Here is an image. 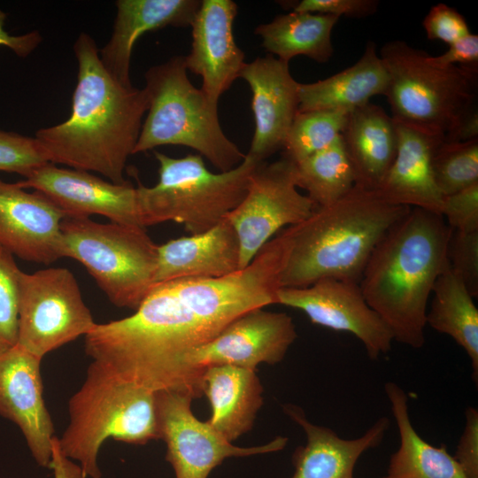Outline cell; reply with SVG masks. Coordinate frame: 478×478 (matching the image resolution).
Wrapping results in <instances>:
<instances>
[{
    "label": "cell",
    "instance_id": "ab89813d",
    "mask_svg": "<svg viewBox=\"0 0 478 478\" xmlns=\"http://www.w3.org/2000/svg\"><path fill=\"white\" fill-rule=\"evenodd\" d=\"M429 58L439 66H478V35L470 33L450 44L444 53Z\"/></svg>",
    "mask_w": 478,
    "mask_h": 478
},
{
    "label": "cell",
    "instance_id": "7c38bea8",
    "mask_svg": "<svg viewBox=\"0 0 478 478\" xmlns=\"http://www.w3.org/2000/svg\"><path fill=\"white\" fill-rule=\"evenodd\" d=\"M193 399L186 391L157 392L158 436L166 443V459L173 466L175 478H207L227 458L275 452L288 442L287 437L277 436L260 446H235L207 422L195 417Z\"/></svg>",
    "mask_w": 478,
    "mask_h": 478
},
{
    "label": "cell",
    "instance_id": "5b68a950",
    "mask_svg": "<svg viewBox=\"0 0 478 478\" xmlns=\"http://www.w3.org/2000/svg\"><path fill=\"white\" fill-rule=\"evenodd\" d=\"M68 413L58 446L65 457L79 462L85 478H101L97 457L107 439L137 445L159 439L157 392L123 380L96 361L69 399Z\"/></svg>",
    "mask_w": 478,
    "mask_h": 478
},
{
    "label": "cell",
    "instance_id": "60d3db41",
    "mask_svg": "<svg viewBox=\"0 0 478 478\" xmlns=\"http://www.w3.org/2000/svg\"><path fill=\"white\" fill-rule=\"evenodd\" d=\"M5 19L6 13L0 9V46L11 49L19 57L28 56L42 42V35L38 31L12 35L4 28Z\"/></svg>",
    "mask_w": 478,
    "mask_h": 478
},
{
    "label": "cell",
    "instance_id": "cb8c5ba5",
    "mask_svg": "<svg viewBox=\"0 0 478 478\" xmlns=\"http://www.w3.org/2000/svg\"><path fill=\"white\" fill-rule=\"evenodd\" d=\"M201 388L212 409L206 422L225 439L232 443L252 428L263 405V387L255 370L208 366L203 372Z\"/></svg>",
    "mask_w": 478,
    "mask_h": 478
},
{
    "label": "cell",
    "instance_id": "484cf974",
    "mask_svg": "<svg viewBox=\"0 0 478 478\" xmlns=\"http://www.w3.org/2000/svg\"><path fill=\"white\" fill-rule=\"evenodd\" d=\"M389 74L373 42L351 66L324 80L298 85V110L350 112L378 95L385 96Z\"/></svg>",
    "mask_w": 478,
    "mask_h": 478
},
{
    "label": "cell",
    "instance_id": "9c48e42d",
    "mask_svg": "<svg viewBox=\"0 0 478 478\" xmlns=\"http://www.w3.org/2000/svg\"><path fill=\"white\" fill-rule=\"evenodd\" d=\"M65 257L80 262L115 306L136 310L155 285L158 248L144 227L66 217Z\"/></svg>",
    "mask_w": 478,
    "mask_h": 478
},
{
    "label": "cell",
    "instance_id": "e575fe53",
    "mask_svg": "<svg viewBox=\"0 0 478 478\" xmlns=\"http://www.w3.org/2000/svg\"><path fill=\"white\" fill-rule=\"evenodd\" d=\"M451 269L474 298L478 296V231L451 232L446 250Z\"/></svg>",
    "mask_w": 478,
    "mask_h": 478
},
{
    "label": "cell",
    "instance_id": "277c9868",
    "mask_svg": "<svg viewBox=\"0 0 478 478\" xmlns=\"http://www.w3.org/2000/svg\"><path fill=\"white\" fill-rule=\"evenodd\" d=\"M410 209L356 184L335 203L317 207L287 227L291 247L281 288H303L326 278L359 282L378 243Z\"/></svg>",
    "mask_w": 478,
    "mask_h": 478
},
{
    "label": "cell",
    "instance_id": "7402d4cb",
    "mask_svg": "<svg viewBox=\"0 0 478 478\" xmlns=\"http://www.w3.org/2000/svg\"><path fill=\"white\" fill-rule=\"evenodd\" d=\"M395 122L397 131L396 156L374 190L392 204L441 215L443 197L434 181L432 158L443 139Z\"/></svg>",
    "mask_w": 478,
    "mask_h": 478
},
{
    "label": "cell",
    "instance_id": "ffe728a7",
    "mask_svg": "<svg viewBox=\"0 0 478 478\" xmlns=\"http://www.w3.org/2000/svg\"><path fill=\"white\" fill-rule=\"evenodd\" d=\"M199 0H118L113 31L99 50L107 72L124 86H133L130 62L137 39L148 31L166 27H190L200 6Z\"/></svg>",
    "mask_w": 478,
    "mask_h": 478
},
{
    "label": "cell",
    "instance_id": "e0dca14e",
    "mask_svg": "<svg viewBox=\"0 0 478 478\" xmlns=\"http://www.w3.org/2000/svg\"><path fill=\"white\" fill-rule=\"evenodd\" d=\"M65 218L39 192L0 180V245L13 256L46 265L65 258L61 234Z\"/></svg>",
    "mask_w": 478,
    "mask_h": 478
},
{
    "label": "cell",
    "instance_id": "44dd1931",
    "mask_svg": "<svg viewBox=\"0 0 478 478\" xmlns=\"http://www.w3.org/2000/svg\"><path fill=\"white\" fill-rule=\"evenodd\" d=\"M282 409L306 435L305 445L297 447L292 456V478H353L359 457L379 445L389 428L388 418L382 417L363 436L344 439L334 430L309 421L297 405L286 404Z\"/></svg>",
    "mask_w": 478,
    "mask_h": 478
},
{
    "label": "cell",
    "instance_id": "4dcf8cb0",
    "mask_svg": "<svg viewBox=\"0 0 478 478\" xmlns=\"http://www.w3.org/2000/svg\"><path fill=\"white\" fill-rule=\"evenodd\" d=\"M349 112H297L283 144V156L295 164L327 148L342 135Z\"/></svg>",
    "mask_w": 478,
    "mask_h": 478
},
{
    "label": "cell",
    "instance_id": "8992f818",
    "mask_svg": "<svg viewBox=\"0 0 478 478\" xmlns=\"http://www.w3.org/2000/svg\"><path fill=\"white\" fill-rule=\"evenodd\" d=\"M144 78L148 114L134 154L164 145L186 146L220 172L235 168L244 159L246 154L220 127L218 105L189 80L185 56L151 66Z\"/></svg>",
    "mask_w": 478,
    "mask_h": 478
},
{
    "label": "cell",
    "instance_id": "836d02e7",
    "mask_svg": "<svg viewBox=\"0 0 478 478\" xmlns=\"http://www.w3.org/2000/svg\"><path fill=\"white\" fill-rule=\"evenodd\" d=\"M47 163L50 162L35 137L0 129V171L26 178Z\"/></svg>",
    "mask_w": 478,
    "mask_h": 478
},
{
    "label": "cell",
    "instance_id": "d4e9b609",
    "mask_svg": "<svg viewBox=\"0 0 478 478\" xmlns=\"http://www.w3.org/2000/svg\"><path fill=\"white\" fill-rule=\"evenodd\" d=\"M341 135L356 185L375 189L396 156L397 131L394 119L381 106L367 103L348 113Z\"/></svg>",
    "mask_w": 478,
    "mask_h": 478
},
{
    "label": "cell",
    "instance_id": "74e56055",
    "mask_svg": "<svg viewBox=\"0 0 478 478\" xmlns=\"http://www.w3.org/2000/svg\"><path fill=\"white\" fill-rule=\"evenodd\" d=\"M377 0H302L289 4L293 12L327 14L340 18H364L376 12Z\"/></svg>",
    "mask_w": 478,
    "mask_h": 478
},
{
    "label": "cell",
    "instance_id": "ac0fdd59",
    "mask_svg": "<svg viewBox=\"0 0 478 478\" xmlns=\"http://www.w3.org/2000/svg\"><path fill=\"white\" fill-rule=\"evenodd\" d=\"M236 14L234 1L203 0L190 26L192 47L185 56L186 67L202 78L201 90L215 105L246 63L234 37Z\"/></svg>",
    "mask_w": 478,
    "mask_h": 478
},
{
    "label": "cell",
    "instance_id": "7a4b0ae2",
    "mask_svg": "<svg viewBox=\"0 0 478 478\" xmlns=\"http://www.w3.org/2000/svg\"><path fill=\"white\" fill-rule=\"evenodd\" d=\"M73 51L78 75L71 114L62 123L37 130L35 137L50 163L124 183L126 163L134 154L148 110L146 93L122 85L107 72L87 33L77 37Z\"/></svg>",
    "mask_w": 478,
    "mask_h": 478
},
{
    "label": "cell",
    "instance_id": "d6986e66",
    "mask_svg": "<svg viewBox=\"0 0 478 478\" xmlns=\"http://www.w3.org/2000/svg\"><path fill=\"white\" fill-rule=\"evenodd\" d=\"M240 78L251 88L255 121L247 155L263 162L283 148L298 110L299 82L291 75L289 63L272 55L245 63Z\"/></svg>",
    "mask_w": 478,
    "mask_h": 478
},
{
    "label": "cell",
    "instance_id": "b9f144b4",
    "mask_svg": "<svg viewBox=\"0 0 478 478\" xmlns=\"http://www.w3.org/2000/svg\"><path fill=\"white\" fill-rule=\"evenodd\" d=\"M50 469L53 471L54 478H85L81 466L62 454L56 436L52 440Z\"/></svg>",
    "mask_w": 478,
    "mask_h": 478
},
{
    "label": "cell",
    "instance_id": "6da1fadb",
    "mask_svg": "<svg viewBox=\"0 0 478 478\" xmlns=\"http://www.w3.org/2000/svg\"><path fill=\"white\" fill-rule=\"evenodd\" d=\"M290 247L284 229L233 274L156 283L132 315L94 326L85 335L86 354L127 382L199 397L185 356L243 313L277 304Z\"/></svg>",
    "mask_w": 478,
    "mask_h": 478
},
{
    "label": "cell",
    "instance_id": "8d00e7d4",
    "mask_svg": "<svg viewBox=\"0 0 478 478\" xmlns=\"http://www.w3.org/2000/svg\"><path fill=\"white\" fill-rule=\"evenodd\" d=\"M422 26L429 40L442 41L448 45L470 34L465 18L443 3L431 7Z\"/></svg>",
    "mask_w": 478,
    "mask_h": 478
},
{
    "label": "cell",
    "instance_id": "4fadbf2b",
    "mask_svg": "<svg viewBox=\"0 0 478 478\" xmlns=\"http://www.w3.org/2000/svg\"><path fill=\"white\" fill-rule=\"evenodd\" d=\"M250 310L227 325L214 338L192 350L183 360L189 375L201 386L204 370L234 366L255 370L261 363L277 364L297 337L292 318L285 312Z\"/></svg>",
    "mask_w": 478,
    "mask_h": 478
},
{
    "label": "cell",
    "instance_id": "f546056e",
    "mask_svg": "<svg viewBox=\"0 0 478 478\" xmlns=\"http://www.w3.org/2000/svg\"><path fill=\"white\" fill-rule=\"evenodd\" d=\"M298 188L316 207L330 205L356 184L351 163L346 153L342 135L331 145L295 164Z\"/></svg>",
    "mask_w": 478,
    "mask_h": 478
},
{
    "label": "cell",
    "instance_id": "2e32d148",
    "mask_svg": "<svg viewBox=\"0 0 478 478\" xmlns=\"http://www.w3.org/2000/svg\"><path fill=\"white\" fill-rule=\"evenodd\" d=\"M41 362L19 344L0 355V415L19 427L36 463L50 468L55 429L43 399Z\"/></svg>",
    "mask_w": 478,
    "mask_h": 478
},
{
    "label": "cell",
    "instance_id": "52a82bcc",
    "mask_svg": "<svg viewBox=\"0 0 478 478\" xmlns=\"http://www.w3.org/2000/svg\"><path fill=\"white\" fill-rule=\"evenodd\" d=\"M389 74L385 96L392 118L428 135L443 138L476 108L478 66H439L426 51L403 40L379 53Z\"/></svg>",
    "mask_w": 478,
    "mask_h": 478
},
{
    "label": "cell",
    "instance_id": "8fae6325",
    "mask_svg": "<svg viewBox=\"0 0 478 478\" xmlns=\"http://www.w3.org/2000/svg\"><path fill=\"white\" fill-rule=\"evenodd\" d=\"M297 188L294 162L282 157L258 165L243 199L226 216L238 238L240 270L276 232L304 221L317 208Z\"/></svg>",
    "mask_w": 478,
    "mask_h": 478
},
{
    "label": "cell",
    "instance_id": "603a6c76",
    "mask_svg": "<svg viewBox=\"0 0 478 478\" xmlns=\"http://www.w3.org/2000/svg\"><path fill=\"white\" fill-rule=\"evenodd\" d=\"M240 246L225 217L207 231L158 245L155 284L184 278H220L240 270Z\"/></svg>",
    "mask_w": 478,
    "mask_h": 478
},
{
    "label": "cell",
    "instance_id": "f35d334b",
    "mask_svg": "<svg viewBox=\"0 0 478 478\" xmlns=\"http://www.w3.org/2000/svg\"><path fill=\"white\" fill-rule=\"evenodd\" d=\"M466 424L453 458L467 478H478V411L467 407Z\"/></svg>",
    "mask_w": 478,
    "mask_h": 478
},
{
    "label": "cell",
    "instance_id": "5bb4252c",
    "mask_svg": "<svg viewBox=\"0 0 478 478\" xmlns=\"http://www.w3.org/2000/svg\"><path fill=\"white\" fill-rule=\"evenodd\" d=\"M277 304L304 312L313 324L354 335L373 360L391 349L393 335L358 282L326 278L303 288H281Z\"/></svg>",
    "mask_w": 478,
    "mask_h": 478
},
{
    "label": "cell",
    "instance_id": "3957f363",
    "mask_svg": "<svg viewBox=\"0 0 478 478\" xmlns=\"http://www.w3.org/2000/svg\"><path fill=\"white\" fill-rule=\"evenodd\" d=\"M451 232L442 215L411 208L373 251L358 283L395 341L424 345L428 302L448 264Z\"/></svg>",
    "mask_w": 478,
    "mask_h": 478
},
{
    "label": "cell",
    "instance_id": "ba28073f",
    "mask_svg": "<svg viewBox=\"0 0 478 478\" xmlns=\"http://www.w3.org/2000/svg\"><path fill=\"white\" fill-rule=\"evenodd\" d=\"M154 156L158 183L136 187L142 225L174 221L190 235L209 230L241 203L260 163L246 154L235 168L212 173L199 154L177 158L155 150Z\"/></svg>",
    "mask_w": 478,
    "mask_h": 478
},
{
    "label": "cell",
    "instance_id": "f1b7e54d",
    "mask_svg": "<svg viewBox=\"0 0 478 478\" xmlns=\"http://www.w3.org/2000/svg\"><path fill=\"white\" fill-rule=\"evenodd\" d=\"M426 324L450 335L471 360L473 377H478V310L474 297L449 264L437 277Z\"/></svg>",
    "mask_w": 478,
    "mask_h": 478
},
{
    "label": "cell",
    "instance_id": "30bf717a",
    "mask_svg": "<svg viewBox=\"0 0 478 478\" xmlns=\"http://www.w3.org/2000/svg\"><path fill=\"white\" fill-rule=\"evenodd\" d=\"M96 324L70 270L49 267L21 273L17 344L42 359L85 336Z\"/></svg>",
    "mask_w": 478,
    "mask_h": 478
},
{
    "label": "cell",
    "instance_id": "d6a6232c",
    "mask_svg": "<svg viewBox=\"0 0 478 478\" xmlns=\"http://www.w3.org/2000/svg\"><path fill=\"white\" fill-rule=\"evenodd\" d=\"M22 271L14 256L0 245V355L18 342V308Z\"/></svg>",
    "mask_w": 478,
    "mask_h": 478
},
{
    "label": "cell",
    "instance_id": "83f0119b",
    "mask_svg": "<svg viewBox=\"0 0 478 478\" xmlns=\"http://www.w3.org/2000/svg\"><path fill=\"white\" fill-rule=\"evenodd\" d=\"M338 19L332 15L292 11L258 25L254 33L262 38V47L282 61L305 56L326 63L334 53L331 35Z\"/></svg>",
    "mask_w": 478,
    "mask_h": 478
},
{
    "label": "cell",
    "instance_id": "9a60e30c",
    "mask_svg": "<svg viewBox=\"0 0 478 478\" xmlns=\"http://www.w3.org/2000/svg\"><path fill=\"white\" fill-rule=\"evenodd\" d=\"M17 183L47 197L66 217L89 218L99 214L111 222L143 227L137 189L128 181L117 184L89 172L47 163Z\"/></svg>",
    "mask_w": 478,
    "mask_h": 478
},
{
    "label": "cell",
    "instance_id": "d590c367",
    "mask_svg": "<svg viewBox=\"0 0 478 478\" xmlns=\"http://www.w3.org/2000/svg\"><path fill=\"white\" fill-rule=\"evenodd\" d=\"M441 215L452 230L478 231V182L443 197Z\"/></svg>",
    "mask_w": 478,
    "mask_h": 478
},
{
    "label": "cell",
    "instance_id": "1f68e13d",
    "mask_svg": "<svg viewBox=\"0 0 478 478\" xmlns=\"http://www.w3.org/2000/svg\"><path fill=\"white\" fill-rule=\"evenodd\" d=\"M436 186L443 197L478 182V139L463 143L442 141L432 158Z\"/></svg>",
    "mask_w": 478,
    "mask_h": 478
},
{
    "label": "cell",
    "instance_id": "7bdbcfd3",
    "mask_svg": "<svg viewBox=\"0 0 478 478\" xmlns=\"http://www.w3.org/2000/svg\"><path fill=\"white\" fill-rule=\"evenodd\" d=\"M478 139L477 107L470 111L444 138L446 143H463Z\"/></svg>",
    "mask_w": 478,
    "mask_h": 478
},
{
    "label": "cell",
    "instance_id": "4316f807",
    "mask_svg": "<svg viewBox=\"0 0 478 478\" xmlns=\"http://www.w3.org/2000/svg\"><path fill=\"white\" fill-rule=\"evenodd\" d=\"M384 389L398 428L400 445L390 456L388 472L382 478H467L444 444L436 447L414 429L405 390L392 382H388Z\"/></svg>",
    "mask_w": 478,
    "mask_h": 478
}]
</instances>
